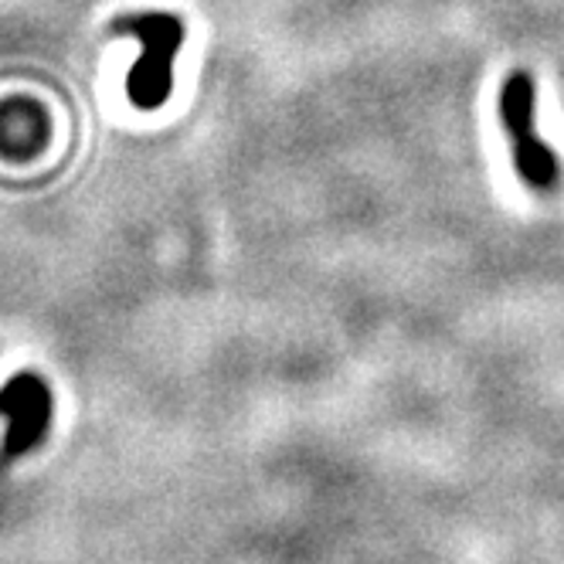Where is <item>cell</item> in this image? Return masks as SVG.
I'll return each instance as SVG.
<instances>
[{"instance_id":"obj_2","label":"cell","mask_w":564,"mask_h":564,"mask_svg":"<svg viewBox=\"0 0 564 564\" xmlns=\"http://www.w3.org/2000/svg\"><path fill=\"white\" fill-rule=\"evenodd\" d=\"M497 112H500V123L510 137L513 167H517L520 181L538 191L554 187L561 177V164H557L554 150L538 133V86L528 72H510L503 78L500 96H497Z\"/></svg>"},{"instance_id":"obj_3","label":"cell","mask_w":564,"mask_h":564,"mask_svg":"<svg viewBox=\"0 0 564 564\" xmlns=\"http://www.w3.org/2000/svg\"><path fill=\"white\" fill-rule=\"evenodd\" d=\"M0 419L8 422L4 449L24 456L48 435L52 425V388L37 375H18L0 388Z\"/></svg>"},{"instance_id":"obj_1","label":"cell","mask_w":564,"mask_h":564,"mask_svg":"<svg viewBox=\"0 0 564 564\" xmlns=\"http://www.w3.org/2000/svg\"><path fill=\"white\" fill-rule=\"evenodd\" d=\"M112 37H137L140 62L127 75V96L137 109H160L174 93V58L187 42V28L177 14L140 11L112 21Z\"/></svg>"}]
</instances>
